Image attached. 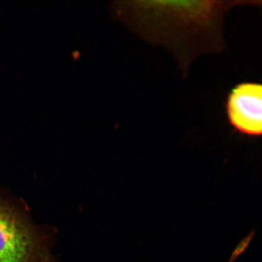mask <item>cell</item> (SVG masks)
I'll list each match as a JSON object with an SVG mask.
<instances>
[{
  "label": "cell",
  "instance_id": "cell-1",
  "mask_svg": "<svg viewBox=\"0 0 262 262\" xmlns=\"http://www.w3.org/2000/svg\"><path fill=\"white\" fill-rule=\"evenodd\" d=\"M247 2H117L114 16L146 42L168 48L184 73L201 54L222 51L226 12Z\"/></svg>",
  "mask_w": 262,
  "mask_h": 262
},
{
  "label": "cell",
  "instance_id": "cell-2",
  "mask_svg": "<svg viewBox=\"0 0 262 262\" xmlns=\"http://www.w3.org/2000/svg\"><path fill=\"white\" fill-rule=\"evenodd\" d=\"M50 241L23 204L0 194V262L51 261Z\"/></svg>",
  "mask_w": 262,
  "mask_h": 262
},
{
  "label": "cell",
  "instance_id": "cell-3",
  "mask_svg": "<svg viewBox=\"0 0 262 262\" xmlns=\"http://www.w3.org/2000/svg\"><path fill=\"white\" fill-rule=\"evenodd\" d=\"M225 112L229 125L238 134L262 137V83L245 82L232 88Z\"/></svg>",
  "mask_w": 262,
  "mask_h": 262
},
{
  "label": "cell",
  "instance_id": "cell-4",
  "mask_svg": "<svg viewBox=\"0 0 262 262\" xmlns=\"http://www.w3.org/2000/svg\"><path fill=\"white\" fill-rule=\"evenodd\" d=\"M50 262H52V261H50Z\"/></svg>",
  "mask_w": 262,
  "mask_h": 262
}]
</instances>
